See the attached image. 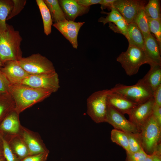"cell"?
Instances as JSON below:
<instances>
[{"instance_id":"cell-1","label":"cell","mask_w":161,"mask_h":161,"mask_svg":"<svg viewBox=\"0 0 161 161\" xmlns=\"http://www.w3.org/2000/svg\"><path fill=\"white\" fill-rule=\"evenodd\" d=\"M8 91L15 103V110L19 114L26 109L42 101L52 93L47 90L25 85L10 83Z\"/></svg>"},{"instance_id":"cell-2","label":"cell","mask_w":161,"mask_h":161,"mask_svg":"<svg viewBox=\"0 0 161 161\" xmlns=\"http://www.w3.org/2000/svg\"><path fill=\"white\" fill-rule=\"evenodd\" d=\"M22 40L19 32L11 25L7 24V29L0 31V61L3 64L8 61H18L22 57Z\"/></svg>"},{"instance_id":"cell-3","label":"cell","mask_w":161,"mask_h":161,"mask_svg":"<svg viewBox=\"0 0 161 161\" xmlns=\"http://www.w3.org/2000/svg\"><path fill=\"white\" fill-rule=\"evenodd\" d=\"M139 136L143 150L148 155L161 147V126L152 113L139 133Z\"/></svg>"},{"instance_id":"cell-4","label":"cell","mask_w":161,"mask_h":161,"mask_svg":"<svg viewBox=\"0 0 161 161\" xmlns=\"http://www.w3.org/2000/svg\"><path fill=\"white\" fill-rule=\"evenodd\" d=\"M116 60L121 64L126 74L129 76L136 74L142 65L151 64L144 50L131 44H129L127 50L122 52Z\"/></svg>"},{"instance_id":"cell-5","label":"cell","mask_w":161,"mask_h":161,"mask_svg":"<svg viewBox=\"0 0 161 161\" xmlns=\"http://www.w3.org/2000/svg\"><path fill=\"white\" fill-rule=\"evenodd\" d=\"M110 90L112 92L120 94L137 105L146 101L153 97L154 94L152 89L142 79L133 85L117 84Z\"/></svg>"},{"instance_id":"cell-6","label":"cell","mask_w":161,"mask_h":161,"mask_svg":"<svg viewBox=\"0 0 161 161\" xmlns=\"http://www.w3.org/2000/svg\"><path fill=\"white\" fill-rule=\"evenodd\" d=\"M110 91L108 89L96 91L87 100V113L96 123L105 122L107 107V97Z\"/></svg>"},{"instance_id":"cell-7","label":"cell","mask_w":161,"mask_h":161,"mask_svg":"<svg viewBox=\"0 0 161 161\" xmlns=\"http://www.w3.org/2000/svg\"><path fill=\"white\" fill-rule=\"evenodd\" d=\"M18 61L21 66L30 75L47 74L56 71L52 62L39 53L22 57Z\"/></svg>"},{"instance_id":"cell-8","label":"cell","mask_w":161,"mask_h":161,"mask_svg":"<svg viewBox=\"0 0 161 161\" xmlns=\"http://www.w3.org/2000/svg\"><path fill=\"white\" fill-rule=\"evenodd\" d=\"M49 91L52 93L60 88L58 75L56 71L45 74L29 75L19 84Z\"/></svg>"},{"instance_id":"cell-9","label":"cell","mask_w":161,"mask_h":161,"mask_svg":"<svg viewBox=\"0 0 161 161\" xmlns=\"http://www.w3.org/2000/svg\"><path fill=\"white\" fill-rule=\"evenodd\" d=\"M154 104L152 97L146 101L137 105L128 114L129 120L140 132L152 114Z\"/></svg>"},{"instance_id":"cell-10","label":"cell","mask_w":161,"mask_h":161,"mask_svg":"<svg viewBox=\"0 0 161 161\" xmlns=\"http://www.w3.org/2000/svg\"><path fill=\"white\" fill-rule=\"evenodd\" d=\"M145 1L139 0H116L113 7L121 14L128 24L134 22L137 15L145 6Z\"/></svg>"},{"instance_id":"cell-11","label":"cell","mask_w":161,"mask_h":161,"mask_svg":"<svg viewBox=\"0 0 161 161\" xmlns=\"http://www.w3.org/2000/svg\"><path fill=\"white\" fill-rule=\"evenodd\" d=\"M105 122L111 125L114 129L125 132L137 133L140 132L124 114L111 106H107Z\"/></svg>"},{"instance_id":"cell-12","label":"cell","mask_w":161,"mask_h":161,"mask_svg":"<svg viewBox=\"0 0 161 161\" xmlns=\"http://www.w3.org/2000/svg\"><path fill=\"white\" fill-rule=\"evenodd\" d=\"M85 22H76L67 19L54 23L53 26L57 29L77 49L78 47V36L80 29Z\"/></svg>"},{"instance_id":"cell-13","label":"cell","mask_w":161,"mask_h":161,"mask_svg":"<svg viewBox=\"0 0 161 161\" xmlns=\"http://www.w3.org/2000/svg\"><path fill=\"white\" fill-rule=\"evenodd\" d=\"M19 135L26 144L29 156L43 153H49L40 136L21 126Z\"/></svg>"},{"instance_id":"cell-14","label":"cell","mask_w":161,"mask_h":161,"mask_svg":"<svg viewBox=\"0 0 161 161\" xmlns=\"http://www.w3.org/2000/svg\"><path fill=\"white\" fill-rule=\"evenodd\" d=\"M0 69L10 83L12 84H19L29 75L17 61L5 62Z\"/></svg>"},{"instance_id":"cell-15","label":"cell","mask_w":161,"mask_h":161,"mask_svg":"<svg viewBox=\"0 0 161 161\" xmlns=\"http://www.w3.org/2000/svg\"><path fill=\"white\" fill-rule=\"evenodd\" d=\"M110 91L106 99L107 105L112 107L123 114H129L137 105L118 93Z\"/></svg>"},{"instance_id":"cell-16","label":"cell","mask_w":161,"mask_h":161,"mask_svg":"<svg viewBox=\"0 0 161 161\" xmlns=\"http://www.w3.org/2000/svg\"><path fill=\"white\" fill-rule=\"evenodd\" d=\"M66 19L74 21L79 16L87 13L90 7H85L78 4L76 0L58 1Z\"/></svg>"},{"instance_id":"cell-17","label":"cell","mask_w":161,"mask_h":161,"mask_svg":"<svg viewBox=\"0 0 161 161\" xmlns=\"http://www.w3.org/2000/svg\"><path fill=\"white\" fill-rule=\"evenodd\" d=\"M144 51L151 63L150 66L161 65V52L156 38L151 34L144 39Z\"/></svg>"},{"instance_id":"cell-18","label":"cell","mask_w":161,"mask_h":161,"mask_svg":"<svg viewBox=\"0 0 161 161\" xmlns=\"http://www.w3.org/2000/svg\"><path fill=\"white\" fill-rule=\"evenodd\" d=\"M19 115L15 109L12 111L3 119L0 126V129L12 136L19 135L21 126Z\"/></svg>"},{"instance_id":"cell-19","label":"cell","mask_w":161,"mask_h":161,"mask_svg":"<svg viewBox=\"0 0 161 161\" xmlns=\"http://www.w3.org/2000/svg\"><path fill=\"white\" fill-rule=\"evenodd\" d=\"M150 66V69L142 79L154 92L161 85V65L154 64Z\"/></svg>"},{"instance_id":"cell-20","label":"cell","mask_w":161,"mask_h":161,"mask_svg":"<svg viewBox=\"0 0 161 161\" xmlns=\"http://www.w3.org/2000/svg\"><path fill=\"white\" fill-rule=\"evenodd\" d=\"M129 44L134 45L144 50L145 42L143 35L137 25L132 22L128 24Z\"/></svg>"},{"instance_id":"cell-21","label":"cell","mask_w":161,"mask_h":161,"mask_svg":"<svg viewBox=\"0 0 161 161\" xmlns=\"http://www.w3.org/2000/svg\"><path fill=\"white\" fill-rule=\"evenodd\" d=\"M9 144L13 152L21 160L29 156V152L25 143L19 135L12 136Z\"/></svg>"},{"instance_id":"cell-22","label":"cell","mask_w":161,"mask_h":161,"mask_svg":"<svg viewBox=\"0 0 161 161\" xmlns=\"http://www.w3.org/2000/svg\"><path fill=\"white\" fill-rule=\"evenodd\" d=\"M42 18L44 32L47 35H49L52 30L53 21L50 11L43 0H36Z\"/></svg>"},{"instance_id":"cell-23","label":"cell","mask_w":161,"mask_h":161,"mask_svg":"<svg viewBox=\"0 0 161 161\" xmlns=\"http://www.w3.org/2000/svg\"><path fill=\"white\" fill-rule=\"evenodd\" d=\"M55 23L66 20V16L57 0H44Z\"/></svg>"},{"instance_id":"cell-24","label":"cell","mask_w":161,"mask_h":161,"mask_svg":"<svg viewBox=\"0 0 161 161\" xmlns=\"http://www.w3.org/2000/svg\"><path fill=\"white\" fill-rule=\"evenodd\" d=\"M14 100L9 93L0 94V120L15 109Z\"/></svg>"},{"instance_id":"cell-25","label":"cell","mask_w":161,"mask_h":161,"mask_svg":"<svg viewBox=\"0 0 161 161\" xmlns=\"http://www.w3.org/2000/svg\"><path fill=\"white\" fill-rule=\"evenodd\" d=\"M13 5L12 0H0V31L7 29L6 19Z\"/></svg>"},{"instance_id":"cell-26","label":"cell","mask_w":161,"mask_h":161,"mask_svg":"<svg viewBox=\"0 0 161 161\" xmlns=\"http://www.w3.org/2000/svg\"><path fill=\"white\" fill-rule=\"evenodd\" d=\"M144 7L140 10L133 23L137 25L141 31L144 39L151 33L148 26V17Z\"/></svg>"},{"instance_id":"cell-27","label":"cell","mask_w":161,"mask_h":161,"mask_svg":"<svg viewBox=\"0 0 161 161\" xmlns=\"http://www.w3.org/2000/svg\"><path fill=\"white\" fill-rule=\"evenodd\" d=\"M111 138L113 142L122 147L126 152L129 153L128 139L125 132L114 129L111 131Z\"/></svg>"},{"instance_id":"cell-28","label":"cell","mask_w":161,"mask_h":161,"mask_svg":"<svg viewBox=\"0 0 161 161\" xmlns=\"http://www.w3.org/2000/svg\"><path fill=\"white\" fill-rule=\"evenodd\" d=\"M144 9L148 17L154 19H161L159 0H149Z\"/></svg>"},{"instance_id":"cell-29","label":"cell","mask_w":161,"mask_h":161,"mask_svg":"<svg viewBox=\"0 0 161 161\" xmlns=\"http://www.w3.org/2000/svg\"><path fill=\"white\" fill-rule=\"evenodd\" d=\"M128 137L129 153H135L143 149L139 136V133L126 132Z\"/></svg>"},{"instance_id":"cell-30","label":"cell","mask_w":161,"mask_h":161,"mask_svg":"<svg viewBox=\"0 0 161 161\" xmlns=\"http://www.w3.org/2000/svg\"><path fill=\"white\" fill-rule=\"evenodd\" d=\"M148 19L150 31L155 35L161 50V19H154L149 17Z\"/></svg>"},{"instance_id":"cell-31","label":"cell","mask_w":161,"mask_h":161,"mask_svg":"<svg viewBox=\"0 0 161 161\" xmlns=\"http://www.w3.org/2000/svg\"><path fill=\"white\" fill-rule=\"evenodd\" d=\"M109 24L110 29L115 32L121 34L128 39V24L123 18L113 23H109Z\"/></svg>"},{"instance_id":"cell-32","label":"cell","mask_w":161,"mask_h":161,"mask_svg":"<svg viewBox=\"0 0 161 161\" xmlns=\"http://www.w3.org/2000/svg\"><path fill=\"white\" fill-rule=\"evenodd\" d=\"M111 11L109 13H104L107 14L105 17H101L98 20V21L102 22L103 25L109 23H114L123 18L120 13L114 7H112L111 8Z\"/></svg>"},{"instance_id":"cell-33","label":"cell","mask_w":161,"mask_h":161,"mask_svg":"<svg viewBox=\"0 0 161 161\" xmlns=\"http://www.w3.org/2000/svg\"><path fill=\"white\" fill-rule=\"evenodd\" d=\"M3 154L7 161H20L21 160L13 152L8 142L2 138Z\"/></svg>"},{"instance_id":"cell-34","label":"cell","mask_w":161,"mask_h":161,"mask_svg":"<svg viewBox=\"0 0 161 161\" xmlns=\"http://www.w3.org/2000/svg\"><path fill=\"white\" fill-rule=\"evenodd\" d=\"M12 1L13 3V7L6 21L18 14L24 8L27 2L26 0H12Z\"/></svg>"},{"instance_id":"cell-35","label":"cell","mask_w":161,"mask_h":161,"mask_svg":"<svg viewBox=\"0 0 161 161\" xmlns=\"http://www.w3.org/2000/svg\"><path fill=\"white\" fill-rule=\"evenodd\" d=\"M126 161H143L149 155L142 149L135 153L126 152Z\"/></svg>"},{"instance_id":"cell-36","label":"cell","mask_w":161,"mask_h":161,"mask_svg":"<svg viewBox=\"0 0 161 161\" xmlns=\"http://www.w3.org/2000/svg\"><path fill=\"white\" fill-rule=\"evenodd\" d=\"M10 83L0 69V94L9 93Z\"/></svg>"},{"instance_id":"cell-37","label":"cell","mask_w":161,"mask_h":161,"mask_svg":"<svg viewBox=\"0 0 161 161\" xmlns=\"http://www.w3.org/2000/svg\"><path fill=\"white\" fill-rule=\"evenodd\" d=\"M48 153H43L37 154L28 156L20 161H46Z\"/></svg>"},{"instance_id":"cell-38","label":"cell","mask_w":161,"mask_h":161,"mask_svg":"<svg viewBox=\"0 0 161 161\" xmlns=\"http://www.w3.org/2000/svg\"><path fill=\"white\" fill-rule=\"evenodd\" d=\"M153 97L154 103L161 107V85L159 86L154 91Z\"/></svg>"},{"instance_id":"cell-39","label":"cell","mask_w":161,"mask_h":161,"mask_svg":"<svg viewBox=\"0 0 161 161\" xmlns=\"http://www.w3.org/2000/svg\"><path fill=\"white\" fill-rule=\"evenodd\" d=\"M152 115L159 124L161 126V107L158 106L154 103L153 108Z\"/></svg>"},{"instance_id":"cell-40","label":"cell","mask_w":161,"mask_h":161,"mask_svg":"<svg viewBox=\"0 0 161 161\" xmlns=\"http://www.w3.org/2000/svg\"><path fill=\"white\" fill-rule=\"evenodd\" d=\"M101 0H76L79 5L85 7H89L91 5L100 4Z\"/></svg>"},{"instance_id":"cell-41","label":"cell","mask_w":161,"mask_h":161,"mask_svg":"<svg viewBox=\"0 0 161 161\" xmlns=\"http://www.w3.org/2000/svg\"><path fill=\"white\" fill-rule=\"evenodd\" d=\"M116 0H101L100 4H101V8L102 10L106 7L110 9L113 7V4Z\"/></svg>"},{"instance_id":"cell-42","label":"cell","mask_w":161,"mask_h":161,"mask_svg":"<svg viewBox=\"0 0 161 161\" xmlns=\"http://www.w3.org/2000/svg\"><path fill=\"white\" fill-rule=\"evenodd\" d=\"M153 154V156L152 161H161V147L159 148Z\"/></svg>"},{"instance_id":"cell-43","label":"cell","mask_w":161,"mask_h":161,"mask_svg":"<svg viewBox=\"0 0 161 161\" xmlns=\"http://www.w3.org/2000/svg\"><path fill=\"white\" fill-rule=\"evenodd\" d=\"M153 156V154L149 155L143 161H152Z\"/></svg>"},{"instance_id":"cell-44","label":"cell","mask_w":161,"mask_h":161,"mask_svg":"<svg viewBox=\"0 0 161 161\" xmlns=\"http://www.w3.org/2000/svg\"><path fill=\"white\" fill-rule=\"evenodd\" d=\"M0 161H5V159L4 158V157H2L0 158Z\"/></svg>"},{"instance_id":"cell-45","label":"cell","mask_w":161,"mask_h":161,"mask_svg":"<svg viewBox=\"0 0 161 161\" xmlns=\"http://www.w3.org/2000/svg\"><path fill=\"white\" fill-rule=\"evenodd\" d=\"M3 156V154H2L1 152L0 151V158L2 157V156Z\"/></svg>"},{"instance_id":"cell-46","label":"cell","mask_w":161,"mask_h":161,"mask_svg":"<svg viewBox=\"0 0 161 161\" xmlns=\"http://www.w3.org/2000/svg\"><path fill=\"white\" fill-rule=\"evenodd\" d=\"M3 66V64L0 61V68L2 67Z\"/></svg>"}]
</instances>
